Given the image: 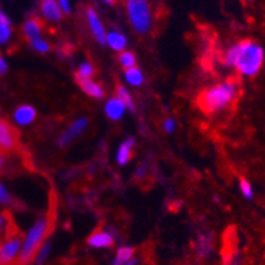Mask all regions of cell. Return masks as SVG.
Returning a JSON list of instances; mask_svg holds the SVG:
<instances>
[{
    "label": "cell",
    "mask_w": 265,
    "mask_h": 265,
    "mask_svg": "<svg viewBox=\"0 0 265 265\" xmlns=\"http://www.w3.org/2000/svg\"><path fill=\"white\" fill-rule=\"evenodd\" d=\"M265 62L264 48L254 40L244 39L234 44L224 53L223 63L235 67L238 73L247 78H254L262 71Z\"/></svg>",
    "instance_id": "cell-1"
},
{
    "label": "cell",
    "mask_w": 265,
    "mask_h": 265,
    "mask_svg": "<svg viewBox=\"0 0 265 265\" xmlns=\"http://www.w3.org/2000/svg\"><path fill=\"white\" fill-rule=\"evenodd\" d=\"M240 95V83L236 78H228L220 83L202 90L197 97V107L205 115L212 116L226 111Z\"/></svg>",
    "instance_id": "cell-2"
},
{
    "label": "cell",
    "mask_w": 265,
    "mask_h": 265,
    "mask_svg": "<svg viewBox=\"0 0 265 265\" xmlns=\"http://www.w3.org/2000/svg\"><path fill=\"white\" fill-rule=\"evenodd\" d=\"M55 220V206L51 205L49 210L44 216L37 219L35 224L29 228L21 243V251H20L17 265L31 264L35 259L37 251L43 246L48 236L51 235Z\"/></svg>",
    "instance_id": "cell-3"
},
{
    "label": "cell",
    "mask_w": 265,
    "mask_h": 265,
    "mask_svg": "<svg viewBox=\"0 0 265 265\" xmlns=\"http://www.w3.org/2000/svg\"><path fill=\"white\" fill-rule=\"evenodd\" d=\"M129 25L137 35H148L153 25V12L149 0H124Z\"/></svg>",
    "instance_id": "cell-4"
},
{
    "label": "cell",
    "mask_w": 265,
    "mask_h": 265,
    "mask_svg": "<svg viewBox=\"0 0 265 265\" xmlns=\"http://www.w3.org/2000/svg\"><path fill=\"white\" fill-rule=\"evenodd\" d=\"M23 240L19 236H12L0 244V265H11L19 259Z\"/></svg>",
    "instance_id": "cell-5"
},
{
    "label": "cell",
    "mask_w": 265,
    "mask_h": 265,
    "mask_svg": "<svg viewBox=\"0 0 265 265\" xmlns=\"http://www.w3.org/2000/svg\"><path fill=\"white\" fill-rule=\"evenodd\" d=\"M86 20L87 24H89V28L91 33H93L94 39L97 40V43L99 45H106V36H107V32L105 29V25L99 19V15L97 13V11L94 8L89 7L86 9Z\"/></svg>",
    "instance_id": "cell-6"
},
{
    "label": "cell",
    "mask_w": 265,
    "mask_h": 265,
    "mask_svg": "<svg viewBox=\"0 0 265 265\" xmlns=\"http://www.w3.org/2000/svg\"><path fill=\"white\" fill-rule=\"evenodd\" d=\"M40 13L49 23H59L65 15L57 0H41Z\"/></svg>",
    "instance_id": "cell-7"
},
{
    "label": "cell",
    "mask_w": 265,
    "mask_h": 265,
    "mask_svg": "<svg viewBox=\"0 0 265 265\" xmlns=\"http://www.w3.org/2000/svg\"><path fill=\"white\" fill-rule=\"evenodd\" d=\"M89 120L86 117H79L65 131V132L59 136L58 145L59 147H66L67 144H70L71 141L74 140L75 137H78L79 135H82L83 131L86 129Z\"/></svg>",
    "instance_id": "cell-8"
},
{
    "label": "cell",
    "mask_w": 265,
    "mask_h": 265,
    "mask_svg": "<svg viewBox=\"0 0 265 265\" xmlns=\"http://www.w3.org/2000/svg\"><path fill=\"white\" fill-rule=\"evenodd\" d=\"M17 145V135L11 125L0 119V147L5 152L13 151Z\"/></svg>",
    "instance_id": "cell-9"
},
{
    "label": "cell",
    "mask_w": 265,
    "mask_h": 265,
    "mask_svg": "<svg viewBox=\"0 0 265 265\" xmlns=\"http://www.w3.org/2000/svg\"><path fill=\"white\" fill-rule=\"evenodd\" d=\"M37 112L29 105H21L13 112V120L17 125H29L36 120Z\"/></svg>",
    "instance_id": "cell-10"
},
{
    "label": "cell",
    "mask_w": 265,
    "mask_h": 265,
    "mask_svg": "<svg viewBox=\"0 0 265 265\" xmlns=\"http://www.w3.org/2000/svg\"><path fill=\"white\" fill-rule=\"evenodd\" d=\"M43 28L44 24L41 21V19H39V17H31V19H27L24 21L21 31H23L24 37L29 40V41H32V40L41 37Z\"/></svg>",
    "instance_id": "cell-11"
},
{
    "label": "cell",
    "mask_w": 265,
    "mask_h": 265,
    "mask_svg": "<svg viewBox=\"0 0 265 265\" xmlns=\"http://www.w3.org/2000/svg\"><path fill=\"white\" fill-rule=\"evenodd\" d=\"M113 242L112 235L102 230L94 231L87 239V244L93 248H109L113 246Z\"/></svg>",
    "instance_id": "cell-12"
},
{
    "label": "cell",
    "mask_w": 265,
    "mask_h": 265,
    "mask_svg": "<svg viewBox=\"0 0 265 265\" xmlns=\"http://www.w3.org/2000/svg\"><path fill=\"white\" fill-rule=\"evenodd\" d=\"M77 83H78V86L82 89V91L85 94H87L89 97L94 98V99H102V98L105 97V90L103 87L97 83L95 81L91 79H82V78H75Z\"/></svg>",
    "instance_id": "cell-13"
},
{
    "label": "cell",
    "mask_w": 265,
    "mask_h": 265,
    "mask_svg": "<svg viewBox=\"0 0 265 265\" xmlns=\"http://www.w3.org/2000/svg\"><path fill=\"white\" fill-rule=\"evenodd\" d=\"M125 105L123 102L119 99V98H111L107 103H106V115L108 116V119L111 120H119L121 116H123V113L125 111Z\"/></svg>",
    "instance_id": "cell-14"
},
{
    "label": "cell",
    "mask_w": 265,
    "mask_h": 265,
    "mask_svg": "<svg viewBox=\"0 0 265 265\" xmlns=\"http://www.w3.org/2000/svg\"><path fill=\"white\" fill-rule=\"evenodd\" d=\"M133 145H135V140L133 139H127L125 141L121 143V145L117 149L116 153V160L119 165H127L132 159L133 155Z\"/></svg>",
    "instance_id": "cell-15"
},
{
    "label": "cell",
    "mask_w": 265,
    "mask_h": 265,
    "mask_svg": "<svg viewBox=\"0 0 265 265\" xmlns=\"http://www.w3.org/2000/svg\"><path fill=\"white\" fill-rule=\"evenodd\" d=\"M106 44L108 45L111 49L116 52H123L127 47V37H125L121 32L119 31H111L106 36Z\"/></svg>",
    "instance_id": "cell-16"
},
{
    "label": "cell",
    "mask_w": 265,
    "mask_h": 265,
    "mask_svg": "<svg viewBox=\"0 0 265 265\" xmlns=\"http://www.w3.org/2000/svg\"><path fill=\"white\" fill-rule=\"evenodd\" d=\"M124 78L125 81L131 85V86H141L143 82H144V77H143V73L140 71V69L137 66L129 67V69H125L124 71Z\"/></svg>",
    "instance_id": "cell-17"
},
{
    "label": "cell",
    "mask_w": 265,
    "mask_h": 265,
    "mask_svg": "<svg viewBox=\"0 0 265 265\" xmlns=\"http://www.w3.org/2000/svg\"><path fill=\"white\" fill-rule=\"evenodd\" d=\"M133 255H135V250L132 247H120L116 252L113 265H121L128 263L129 260H132Z\"/></svg>",
    "instance_id": "cell-18"
},
{
    "label": "cell",
    "mask_w": 265,
    "mask_h": 265,
    "mask_svg": "<svg viewBox=\"0 0 265 265\" xmlns=\"http://www.w3.org/2000/svg\"><path fill=\"white\" fill-rule=\"evenodd\" d=\"M115 93H116V98H119V99L124 103L125 107H127L129 111H135V105H133L132 97H131V94L128 93V90L125 89L123 85H116Z\"/></svg>",
    "instance_id": "cell-19"
},
{
    "label": "cell",
    "mask_w": 265,
    "mask_h": 265,
    "mask_svg": "<svg viewBox=\"0 0 265 265\" xmlns=\"http://www.w3.org/2000/svg\"><path fill=\"white\" fill-rule=\"evenodd\" d=\"M119 63L123 69H129V67L136 66V55L135 53L129 51H123L117 55Z\"/></svg>",
    "instance_id": "cell-20"
},
{
    "label": "cell",
    "mask_w": 265,
    "mask_h": 265,
    "mask_svg": "<svg viewBox=\"0 0 265 265\" xmlns=\"http://www.w3.org/2000/svg\"><path fill=\"white\" fill-rule=\"evenodd\" d=\"M12 37L11 21H0V47H4L9 43Z\"/></svg>",
    "instance_id": "cell-21"
},
{
    "label": "cell",
    "mask_w": 265,
    "mask_h": 265,
    "mask_svg": "<svg viewBox=\"0 0 265 265\" xmlns=\"http://www.w3.org/2000/svg\"><path fill=\"white\" fill-rule=\"evenodd\" d=\"M95 74V69L90 62L81 63V66L78 67V71L75 74V78H82V79H91Z\"/></svg>",
    "instance_id": "cell-22"
},
{
    "label": "cell",
    "mask_w": 265,
    "mask_h": 265,
    "mask_svg": "<svg viewBox=\"0 0 265 265\" xmlns=\"http://www.w3.org/2000/svg\"><path fill=\"white\" fill-rule=\"evenodd\" d=\"M49 252H51V244L48 242H45L43 246L40 247L37 254H36L33 262H35V265H41L49 256Z\"/></svg>",
    "instance_id": "cell-23"
},
{
    "label": "cell",
    "mask_w": 265,
    "mask_h": 265,
    "mask_svg": "<svg viewBox=\"0 0 265 265\" xmlns=\"http://www.w3.org/2000/svg\"><path fill=\"white\" fill-rule=\"evenodd\" d=\"M199 244L197 247V252H198L199 256H206L209 252L211 251V239L207 238V235L202 236V238H199Z\"/></svg>",
    "instance_id": "cell-24"
},
{
    "label": "cell",
    "mask_w": 265,
    "mask_h": 265,
    "mask_svg": "<svg viewBox=\"0 0 265 265\" xmlns=\"http://www.w3.org/2000/svg\"><path fill=\"white\" fill-rule=\"evenodd\" d=\"M29 43H31V47L33 48L36 52H39V53H47V52L51 51V45H49V43L45 41L44 39H41V37L32 40Z\"/></svg>",
    "instance_id": "cell-25"
},
{
    "label": "cell",
    "mask_w": 265,
    "mask_h": 265,
    "mask_svg": "<svg viewBox=\"0 0 265 265\" xmlns=\"http://www.w3.org/2000/svg\"><path fill=\"white\" fill-rule=\"evenodd\" d=\"M239 187H240L242 194L244 195L247 199L254 198V187H252V185H251V182L248 179L240 178V181H239Z\"/></svg>",
    "instance_id": "cell-26"
},
{
    "label": "cell",
    "mask_w": 265,
    "mask_h": 265,
    "mask_svg": "<svg viewBox=\"0 0 265 265\" xmlns=\"http://www.w3.org/2000/svg\"><path fill=\"white\" fill-rule=\"evenodd\" d=\"M11 202V195H9V191L3 183L0 182V203L1 205H8Z\"/></svg>",
    "instance_id": "cell-27"
},
{
    "label": "cell",
    "mask_w": 265,
    "mask_h": 265,
    "mask_svg": "<svg viewBox=\"0 0 265 265\" xmlns=\"http://www.w3.org/2000/svg\"><path fill=\"white\" fill-rule=\"evenodd\" d=\"M162 128H164L165 132L172 133L174 129H176V121L173 120L172 117H168V119H165L164 124H162Z\"/></svg>",
    "instance_id": "cell-28"
},
{
    "label": "cell",
    "mask_w": 265,
    "mask_h": 265,
    "mask_svg": "<svg viewBox=\"0 0 265 265\" xmlns=\"http://www.w3.org/2000/svg\"><path fill=\"white\" fill-rule=\"evenodd\" d=\"M59 4V7L62 8V11L65 15H69L71 12V5H70V0H57Z\"/></svg>",
    "instance_id": "cell-29"
},
{
    "label": "cell",
    "mask_w": 265,
    "mask_h": 265,
    "mask_svg": "<svg viewBox=\"0 0 265 265\" xmlns=\"http://www.w3.org/2000/svg\"><path fill=\"white\" fill-rule=\"evenodd\" d=\"M7 70H8L7 62H5V59H4L3 55L0 54V75L5 74V73H7Z\"/></svg>",
    "instance_id": "cell-30"
},
{
    "label": "cell",
    "mask_w": 265,
    "mask_h": 265,
    "mask_svg": "<svg viewBox=\"0 0 265 265\" xmlns=\"http://www.w3.org/2000/svg\"><path fill=\"white\" fill-rule=\"evenodd\" d=\"M0 21H11V20H9V17H8V16L4 13L1 5H0Z\"/></svg>",
    "instance_id": "cell-31"
},
{
    "label": "cell",
    "mask_w": 265,
    "mask_h": 265,
    "mask_svg": "<svg viewBox=\"0 0 265 265\" xmlns=\"http://www.w3.org/2000/svg\"><path fill=\"white\" fill-rule=\"evenodd\" d=\"M103 3L107 4V5H115V4H117L120 0H102Z\"/></svg>",
    "instance_id": "cell-32"
},
{
    "label": "cell",
    "mask_w": 265,
    "mask_h": 265,
    "mask_svg": "<svg viewBox=\"0 0 265 265\" xmlns=\"http://www.w3.org/2000/svg\"><path fill=\"white\" fill-rule=\"evenodd\" d=\"M137 260L136 259H132V260H129L128 263H125V264H121V265H136Z\"/></svg>",
    "instance_id": "cell-33"
},
{
    "label": "cell",
    "mask_w": 265,
    "mask_h": 265,
    "mask_svg": "<svg viewBox=\"0 0 265 265\" xmlns=\"http://www.w3.org/2000/svg\"><path fill=\"white\" fill-rule=\"evenodd\" d=\"M3 164H4V157L0 155V170H1V168H3Z\"/></svg>",
    "instance_id": "cell-34"
},
{
    "label": "cell",
    "mask_w": 265,
    "mask_h": 265,
    "mask_svg": "<svg viewBox=\"0 0 265 265\" xmlns=\"http://www.w3.org/2000/svg\"><path fill=\"white\" fill-rule=\"evenodd\" d=\"M243 3H246V4H251V3H254L255 0H242Z\"/></svg>",
    "instance_id": "cell-35"
},
{
    "label": "cell",
    "mask_w": 265,
    "mask_h": 265,
    "mask_svg": "<svg viewBox=\"0 0 265 265\" xmlns=\"http://www.w3.org/2000/svg\"><path fill=\"white\" fill-rule=\"evenodd\" d=\"M3 216H1V215H0V226H1V224H3Z\"/></svg>",
    "instance_id": "cell-36"
},
{
    "label": "cell",
    "mask_w": 265,
    "mask_h": 265,
    "mask_svg": "<svg viewBox=\"0 0 265 265\" xmlns=\"http://www.w3.org/2000/svg\"><path fill=\"white\" fill-rule=\"evenodd\" d=\"M1 151H3V149H1V147H0V155H1Z\"/></svg>",
    "instance_id": "cell-37"
}]
</instances>
